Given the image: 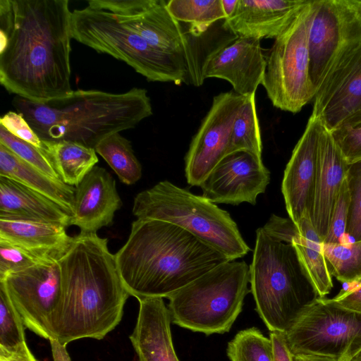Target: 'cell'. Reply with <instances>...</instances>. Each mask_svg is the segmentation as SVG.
Here are the masks:
<instances>
[{
	"mask_svg": "<svg viewBox=\"0 0 361 361\" xmlns=\"http://www.w3.org/2000/svg\"><path fill=\"white\" fill-rule=\"evenodd\" d=\"M121 205L115 179L105 169L95 166L75 187L70 226H78L80 233H97L112 224Z\"/></svg>",
	"mask_w": 361,
	"mask_h": 361,
	"instance_id": "19",
	"label": "cell"
},
{
	"mask_svg": "<svg viewBox=\"0 0 361 361\" xmlns=\"http://www.w3.org/2000/svg\"><path fill=\"white\" fill-rule=\"evenodd\" d=\"M269 338L272 344L274 361H293V355L288 345L286 334L271 331Z\"/></svg>",
	"mask_w": 361,
	"mask_h": 361,
	"instance_id": "41",
	"label": "cell"
},
{
	"mask_svg": "<svg viewBox=\"0 0 361 361\" xmlns=\"http://www.w3.org/2000/svg\"><path fill=\"white\" fill-rule=\"evenodd\" d=\"M0 176L11 178L47 197L73 214L75 188L47 176L0 144Z\"/></svg>",
	"mask_w": 361,
	"mask_h": 361,
	"instance_id": "26",
	"label": "cell"
},
{
	"mask_svg": "<svg viewBox=\"0 0 361 361\" xmlns=\"http://www.w3.org/2000/svg\"><path fill=\"white\" fill-rule=\"evenodd\" d=\"M50 345L54 361H71L66 346L56 339H50Z\"/></svg>",
	"mask_w": 361,
	"mask_h": 361,
	"instance_id": "43",
	"label": "cell"
},
{
	"mask_svg": "<svg viewBox=\"0 0 361 361\" xmlns=\"http://www.w3.org/2000/svg\"><path fill=\"white\" fill-rule=\"evenodd\" d=\"M116 173L120 180L133 185L142 176V166L134 154L130 142L119 133L101 140L94 147Z\"/></svg>",
	"mask_w": 361,
	"mask_h": 361,
	"instance_id": "29",
	"label": "cell"
},
{
	"mask_svg": "<svg viewBox=\"0 0 361 361\" xmlns=\"http://www.w3.org/2000/svg\"><path fill=\"white\" fill-rule=\"evenodd\" d=\"M0 125L16 137L30 143L41 150L43 149L42 141L20 113L7 112L1 117Z\"/></svg>",
	"mask_w": 361,
	"mask_h": 361,
	"instance_id": "39",
	"label": "cell"
},
{
	"mask_svg": "<svg viewBox=\"0 0 361 361\" xmlns=\"http://www.w3.org/2000/svg\"><path fill=\"white\" fill-rule=\"evenodd\" d=\"M293 355L350 361L361 350V313L319 298L286 334Z\"/></svg>",
	"mask_w": 361,
	"mask_h": 361,
	"instance_id": "10",
	"label": "cell"
},
{
	"mask_svg": "<svg viewBox=\"0 0 361 361\" xmlns=\"http://www.w3.org/2000/svg\"><path fill=\"white\" fill-rule=\"evenodd\" d=\"M24 326L20 314L0 286V354L16 352L26 343Z\"/></svg>",
	"mask_w": 361,
	"mask_h": 361,
	"instance_id": "33",
	"label": "cell"
},
{
	"mask_svg": "<svg viewBox=\"0 0 361 361\" xmlns=\"http://www.w3.org/2000/svg\"><path fill=\"white\" fill-rule=\"evenodd\" d=\"M140 307L130 340L139 361H179L171 336V319L162 298L138 300Z\"/></svg>",
	"mask_w": 361,
	"mask_h": 361,
	"instance_id": "23",
	"label": "cell"
},
{
	"mask_svg": "<svg viewBox=\"0 0 361 361\" xmlns=\"http://www.w3.org/2000/svg\"><path fill=\"white\" fill-rule=\"evenodd\" d=\"M0 219L53 223L68 227L71 216L47 197L0 176Z\"/></svg>",
	"mask_w": 361,
	"mask_h": 361,
	"instance_id": "25",
	"label": "cell"
},
{
	"mask_svg": "<svg viewBox=\"0 0 361 361\" xmlns=\"http://www.w3.org/2000/svg\"><path fill=\"white\" fill-rule=\"evenodd\" d=\"M42 141H70L94 148L106 137L135 128L152 114L145 89L123 93L77 90L44 103L12 102Z\"/></svg>",
	"mask_w": 361,
	"mask_h": 361,
	"instance_id": "4",
	"label": "cell"
},
{
	"mask_svg": "<svg viewBox=\"0 0 361 361\" xmlns=\"http://www.w3.org/2000/svg\"><path fill=\"white\" fill-rule=\"evenodd\" d=\"M313 102L312 115L329 132L361 122V44L335 64Z\"/></svg>",
	"mask_w": 361,
	"mask_h": 361,
	"instance_id": "15",
	"label": "cell"
},
{
	"mask_svg": "<svg viewBox=\"0 0 361 361\" xmlns=\"http://www.w3.org/2000/svg\"><path fill=\"white\" fill-rule=\"evenodd\" d=\"M0 361H38L25 343L16 352L0 354Z\"/></svg>",
	"mask_w": 361,
	"mask_h": 361,
	"instance_id": "42",
	"label": "cell"
},
{
	"mask_svg": "<svg viewBox=\"0 0 361 361\" xmlns=\"http://www.w3.org/2000/svg\"><path fill=\"white\" fill-rule=\"evenodd\" d=\"M63 225L28 220L0 219V241L21 247L46 260H58L73 237Z\"/></svg>",
	"mask_w": 361,
	"mask_h": 361,
	"instance_id": "24",
	"label": "cell"
},
{
	"mask_svg": "<svg viewBox=\"0 0 361 361\" xmlns=\"http://www.w3.org/2000/svg\"><path fill=\"white\" fill-rule=\"evenodd\" d=\"M238 3V0L233 1H227V0H221L222 7L226 16V19L228 18L233 13L236 5Z\"/></svg>",
	"mask_w": 361,
	"mask_h": 361,
	"instance_id": "45",
	"label": "cell"
},
{
	"mask_svg": "<svg viewBox=\"0 0 361 361\" xmlns=\"http://www.w3.org/2000/svg\"><path fill=\"white\" fill-rule=\"evenodd\" d=\"M71 35L97 52L123 61L149 81L189 85L186 63L149 43L94 0L71 16Z\"/></svg>",
	"mask_w": 361,
	"mask_h": 361,
	"instance_id": "7",
	"label": "cell"
},
{
	"mask_svg": "<svg viewBox=\"0 0 361 361\" xmlns=\"http://www.w3.org/2000/svg\"><path fill=\"white\" fill-rule=\"evenodd\" d=\"M331 300L344 308L361 313V281L354 288L340 292Z\"/></svg>",
	"mask_w": 361,
	"mask_h": 361,
	"instance_id": "40",
	"label": "cell"
},
{
	"mask_svg": "<svg viewBox=\"0 0 361 361\" xmlns=\"http://www.w3.org/2000/svg\"><path fill=\"white\" fill-rule=\"evenodd\" d=\"M330 133L348 164L361 160V122L342 126Z\"/></svg>",
	"mask_w": 361,
	"mask_h": 361,
	"instance_id": "37",
	"label": "cell"
},
{
	"mask_svg": "<svg viewBox=\"0 0 361 361\" xmlns=\"http://www.w3.org/2000/svg\"><path fill=\"white\" fill-rule=\"evenodd\" d=\"M115 259L125 288L137 300L168 298L230 261L184 228L149 219L133 221Z\"/></svg>",
	"mask_w": 361,
	"mask_h": 361,
	"instance_id": "3",
	"label": "cell"
},
{
	"mask_svg": "<svg viewBox=\"0 0 361 361\" xmlns=\"http://www.w3.org/2000/svg\"><path fill=\"white\" fill-rule=\"evenodd\" d=\"M167 8L178 21L190 25L186 30L195 37L226 18L221 0H170L167 1Z\"/></svg>",
	"mask_w": 361,
	"mask_h": 361,
	"instance_id": "28",
	"label": "cell"
},
{
	"mask_svg": "<svg viewBox=\"0 0 361 361\" xmlns=\"http://www.w3.org/2000/svg\"><path fill=\"white\" fill-rule=\"evenodd\" d=\"M25 326L42 338H53V324L61 296L58 260H46L0 281Z\"/></svg>",
	"mask_w": 361,
	"mask_h": 361,
	"instance_id": "13",
	"label": "cell"
},
{
	"mask_svg": "<svg viewBox=\"0 0 361 361\" xmlns=\"http://www.w3.org/2000/svg\"><path fill=\"white\" fill-rule=\"evenodd\" d=\"M293 361H336L334 359L311 355H293Z\"/></svg>",
	"mask_w": 361,
	"mask_h": 361,
	"instance_id": "44",
	"label": "cell"
},
{
	"mask_svg": "<svg viewBox=\"0 0 361 361\" xmlns=\"http://www.w3.org/2000/svg\"><path fill=\"white\" fill-rule=\"evenodd\" d=\"M361 44V0H314L309 30L315 94L335 64Z\"/></svg>",
	"mask_w": 361,
	"mask_h": 361,
	"instance_id": "11",
	"label": "cell"
},
{
	"mask_svg": "<svg viewBox=\"0 0 361 361\" xmlns=\"http://www.w3.org/2000/svg\"><path fill=\"white\" fill-rule=\"evenodd\" d=\"M226 353L230 361H274L270 338L256 327L238 331L228 342Z\"/></svg>",
	"mask_w": 361,
	"mask_h": 361,
	"instance_id": "32",
	"label": "cell"
},
{
	"mask_svg": "<svg viewBox=\"0 0 361 361\" xmlns=\"http://www.w3.org/2000/svg\"><path fill=\"white\" fill-rule=\"evenodd\" d=\"M245 97L233 90L213 98L212 106L193 137L185 157V174L191 186H200L228 154L233 126Z\"/></svg>",
	"mask_w": 361,
	"mask_h": 361,
	"instance_id": "14",
	"label": "cell"
},
{
	"mask_svg": "<svg viewBox=\"0 0 361 361\" xmlns=\"http://www.w3.org/2000/svg\"><path fill=\"white\" fill-rule=\"evenodd\" d=\"M42 142V151L68 185L77 187L98 162L94 148L70 141Z\"/></svg>",
	"mask_w": 361,
	"mask_h": 361,
	"instance_id": "27",
	"label": "cell"
},
{
	"mask_svg": "<svg viewBox=\"0 0 361 361\" xmlns=\"http://www.w3.org/2000/svg\"><path fill=\"white\" fill-rule=\"evenodd\" d=\"M255 310L270 332L286 334L321 297L295 247L256 231L250 266Z\"/></svg>",
	"mask_w": 361,
	"mask_h": 361,
	"instance_id": "5",
	"label": "cell"
},
{
	"mask_svg": "<svg viewBox=\"0 0 361 361\" xmlns=\"http://www.w3.org/2000/svg\"><path fill=\"white\" fill-rule=\"evenodd\" d=\"M114 13L123 23L140 34L152 46L184 61L189 85L203 84L192 36L175 19L164 0H94Z\"/></svg>",
	"mask_w": 361,
	"mask_h": 361,
	"instance_id": "12",
	"label": "cell"
},
{
	"mask_svg": "<svg viewBox=\"0 0 361 361\" xmlns=\"http://www.w3.org/2000/svg\"><path fill=\"white\" fill-rule=\"evenodd\" d=\"M322 123L311 115L284 170L281 192L289 218L297 226L311 217Z\"/></svg>",
	"mask_w": 361,
	"mask_h": 361,
	"instance_id": "17",
	"label": "cell"
},
{
	"mask_svg": "<svg viewBox=\"0 0 361 361\" xmlns=\"http://www.w3.org/2000/svg\"><path fill=\"white\" fill-rule=\"evenodd\" d=\"M346 181L350 197L345 234L361 240V160L348 164Z\"/></svg>",
	"mask_w": 361,
	"mask_h": 361,
	"instance_id": "35",
	"label": "cell"
},
{
	"mask_svg": "<svg viewBox=\"0 0 361 361\" xmlns=\"http://www.w3.org/2000/svg\"><path fill=\"white\" fill-rule=\"evenodd\" d=\"M246 151L262 158V141L255 94L247 96L233 126L228 154Z\"/></svg>",
	"mask_w": 361,
	"mask_h": 361,
	"instance_id": "30",
	"label": "cell"
},
{
	"mask_svg": "<svg viewBox=\"0 0 361 361\" xmlns=\"http://www.w3.org/2000/svg\"><path fill=\"white\" fill-rule=\"evenodd\" d=\"M132 212L137 219L161 220L184 228L230 261L250 251L228 212L169 180L139 192Z\"/></svg>",
	"mask_w": 361,
	"mask_h": 361,
	"instance_id": "6",
	"label": "cell"
},
{
	"mask_svg": "<svg viewBox=\"0 0 361 361\" xmlns=\"http://www.w3.org/2000/svg\"><path fill=\"white\" fill-rule=\"evenodd\" d=\"M314 1L308 0L286 30L274 39L266 56L262 85L273 106L299 112L313 100L310 75L309 30Z\"/></svg>",
	"mask_w": 361,
	"mask_h": 361,
	"instance_id": "9",
	"label": "cell"
},
{
	"mask_svg": "<svg viewBox=\"0 0 361 361\" xmlns=\"http://www.w3.org/2000/svg\"><path fill=\"white\" fill-rule=\"evenodd\" d=\"M58 262L61 296L53 338L64 345L85 338H104L120 323L130 296L107 238L80 233Z\"/></svg>",
	"mask_w": 361,
	"mask_h": 361,
	"instance_id": "2",
	"label": "cell"
},
{
	"mask_svg": "<svg viewBox=\"0 0 361 361\" xmlns=\"http://www.w3.org/2000/svg\"><path fill=\"white\" fill-rule=\"evenodd\" d=\"M249 283L244 261L216 267L167 298L171 322L207 336L229 331L250 292Z\"/></svg>",
	"mask_w": 361,
	"mask_h": 361,
	"instance_id": "8",
	"label": "cell"
},
{
	"mask_svg": "<svg viewBox=\"0 0 361 361\" xmlns=\"http://www.w3.org/2000/svg\"><path fill=\"white\" fill-rule=\"evenodd\" d=\"M349 203L350 197L345 178L334 205L328 233L324 240V244L341 243V238L346 231Z\"/></svg>",
	"mask_w": 361,
	"mask_h": 361,
	"instance_id": "38",
	"label": "cell"
},
{
	"mask_svg": "<svg viewBox=\"0 0 361 361\" xmlns=\"http://www.w3.org/2000/svg\"><path fill=\"white\" fill-rule=\"evenodd\" d=\"M270 181L262 159L246 152L226 156L201 183L202 196L214 204L255 205Z\"/></svg>",
	"mask_w": 361,
	"mask_h": 361,
	"instance_id": "16",
	"label": "cell"
},
{
	"mask_svg": "<svg viewBox=\"0 0 361 361\" xmlns=\"http://www.w3.org/2000/svg\"><path fill=\"white\" fill-rule=\"evenodd\" d=\"M308 0H238L225 25L236 36L276 39Z\"/></svg>",
	"mask_w": 361,
	"mask_h": 361,
	"instance_id": "21",
	"label": "cell"
},
{
	"mask_svg": "<svg viewBox=\"0 0 361 361\" xmlns=\"http://www.w3.org/2000/svg\"><path fill=\"white\" fill-rule=\"evenodd\" d=\"M0 144L47 176L61 179L51 161L40 149L16 137L1 125H0Z\"/></svg>",
	"mask_w": 361,
	"mask_h": 361,
	"instance_id": "34",
	"label": "cell"
},
{
	"mask_svg": "<svg viewBox=\"0 0 361 361\" xmlns=\"http://www.w3.org/2000/svg\"><path fill=\"white\" fill-rule=\"evenodd\" d=\"M265 69L266 56L260 40L238 37L209 57L203 70V78L225 80L235 93L247 97L256 93L262 83Z\"/></svg>",
	"mask_w": 361,
	"mask_h": 361,
	"instance_id": "18",
	"label": "cell"
},
{
	"mask_svg": "<svg viewBox=\"0 0 361 361\" xmlns=\"http://www.w3.org/2000/svg\"><path fill=\"white\" fill-rule=\"evenodd\" d=\"M348 164L331 133L322 126L319 138L318 167L310 219L323 242L328 233L335 203L346 178Z\"/></svg>",
	"mask_w": 361,
	"mask_h": 361,
	"instance_id": "22",
	"label": "cell"
},
{
	"mask_svg": "<svg viewBox=\"0 0 361 361\" xmlns=\"http://www.w3.org/2000/svg\"><path fill=\"white\" fill-rule=\"evenodd\" d=\"M350 361H361V350H360Z\"/></svg>",
	"mask_w": 361,
	"mask_h": 361,
	"instance_id": "46",
	"label": "cell"
},
{
	"mask_svg": "<svg viewBox=\"0 0 361 361\" xmlns=\"http://www.w3.org/2000/svg\"><path fill=\"white\" fill-rule=\"evenodd\" d=\"M328 270L342 283L361 281V240L348 244H324Z\"/></svg>",
	"mask_w": 361,
	"mask_h": 361,
	"instance_id": "31",
	"label": "cell"
},
{
	"mask_svg": "<svg viewBox=\"0 0 361 361\" xmlns=\"http://www.w3.org/2000/svg\"><path fill=\"white\" fill-rule=\"evenodd\" d=\"M43 261L46 259L21 247L0 241V281L9 274L22 271Z\"/></svg>",
	"mask_w": 361,
	"mask_h": 361,
	"instance_id": "36",
	"label": "cell"
},
{
	"mask_svg": "<svg viewBox=\"0 0 361 361\" xmlns=\"http://www.w3.org/2000/svg\"><path fill=\"white\" fill-rule=\"evenodd\" d=\"M68 0H0V82L44 103L73 91Z\"/></svg>",
	"mask_w": 361,
	"mask_h": 361,
	"instance_id": "1",
	"label": "cell"
},
{
	"mask_svg": "<svg viewBox=\"0 0 361 361\" xmlns=\"http://www.w3.org/2000/svg\"><path fill=\"white\" fill-rule=\"evenodd\" d=\"M262 228L274 238L291 243L319 296L324 298L329 293L333 282L324 254V242L310 216L296 226L289 217L272 214Z\"/></svg>",
	"mask_w": 361,
	"mask_h": 361,
	"instance_id": "20",
	"label": "cell"
}]
</instances>
